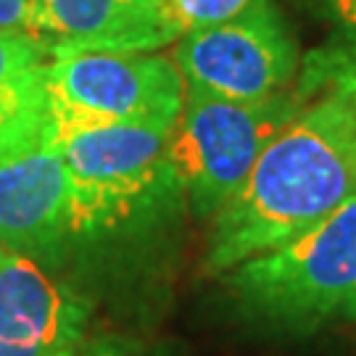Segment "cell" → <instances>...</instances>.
I'll list each match as a JSON object with an SVG mask.
<instances>
[{
  "mask_svg": "<svg viewBox=\"0 0 356 356\" xmlns=\"http://www.w3.org/2000/svg\"><path fill=\"white\" fill-rule=\"evenodd\" d=\"M356 195V114L327 95L298 111L214 214L206 269L229 272L298 238Z\"/></svg>",
  "mask_w": 356,
  "mask_h": 356,
  "instance_id": "1",
  "label": "cell"
},
{
  "mask_svg": "<svg viewBox=\"0 0 356 356\" xmlns=\"http://www.w3.org/2000/svg\"><path fill=\"white\" fill-rule=\"evenodd\" d=\"M225 275L251 312L282 325L356 319V195L298 238Z\"/></svg>",
  "mask_w": 356,
  "mask_h": 356,
  "instance_id": "2",
  "label": "cell"
},
{
  "mask_svg": "<svg viewBox=\"0 0 356 356\" xmlns=\"http://www.w3.org/2000/svg\"><path fill=\"white\" fill-rule=\"evenodd\" d=\"M56 132L69 175L72 235L114 232L179 191L169 161L175 127L103 124Z\"/></svg>",
  "mask_w": 356,
  "mask_h": 356,
  "instance_id": "3",
  "label": "cell"
},
{
  "mask_svg": "<svg viewBox=\"0 0 356 356\" xmlns=\"http://www.w3.org/2000/svg\"><path fill=\"white\" fill-rule=\"evenodd\" d=\"M42 88L58 129L175 127L188 92L177 61L153 51H51Z\"/></svg>",
  "mask_w": 356,
  "mask_h": 356,
  "instance_id": "4",
  "label": "cell"
},
{
  "mask_svg": "<svg viewBox=\"0 0 356 356\" xmlns=\"http://www.w3.org/2000/svg\"><path fill=\"white\" fill-rule=\"evenodd\" d=\"M296 114L298 103L282 92L267 101H227L188 88L169 143V161L193 214L214 216L227 204Z\"/></svg>",
  "mask_w": 356,
  "mask_h": 356,
  "instance_id": "5",
  "label": "cell"
},
{
  "mask_svg": "<svg viewBox=\"0 0 356 356\" xmlns=\"http://www.w3.org/2000/svg\"><path fill=\"white\" fill-rule=\"evenodd\" d=\"M66 238L69 175L42 98L0 124V248L42 264Z\"/></svg>",
  "mask_w": 356,
  "mask_h": 356,
  "instance_id": "6",
  "label": "cell"
},
{
  "mask_svg": "<svg viewBox=\"0 0 356 356\" xmlns=\"http://www.w3.org/2000/svg\"><path fill=\"white\" fill-rule=\"evenodd\" d=\"M185 85L227 101H267L288 88L298 45L275 0H254L229 22L177 40Z\"/></svg>",
  "mask_w": 356,
  "mask_h": 356,
  "instance_id": "7",
  "label": "cell"
},
{
  "mask_svg": "<svg viewBox=\"0 0 356 356\" xmlns=\"http://www.w3.org/2000/svg\"><path fill=\"white\" fill-rule=\"evenodd\" d=\"M85 317L88 306L40 261L0 248V356H64Z\"/></svg>",
  "mask_w": 356,
  "mask_h": 356,
  "instance_id": "8",
  "label": "cell"
},
{
  "mask_svg": "<svg viewBox=\"0 0 356 356\" xmlns=\"http://www.w3.org/2000/svg\"><path fill=\"white\" fill-rule=\"evenodd\" d=\"M51 51H159L175 42L159 0H35Z\"/></svg>",
  "mask_w": 356,
  "mask_h": 356,
  "instance_id": "9",
  "label": "cell"
},
{
  "mask_svg": "<svg viewBox=\"0 0 356 356\" xmlns=\"http://www.w3.org/2000/svg\"><path fill=\"white\" fill-rule=\"evenodd\" d=\"M51 48L35 38L0 32V124L45 98L42 69Z\"/></svg>",
  "mask_w": 356,
  "mask_h": 356,
  "instance_id": "10",
  "label": "cell"
},
{
  "mask_svg": "<svg viewBox=\"0 0 356 356\" xmlns=\"http://www.w3.org/2000/svg\"><path fill=\"white\" fill-rule=\"evenodd\" d=\"M251 3L254 0H159V13L172 40L177 42L182 35L229 22Z\"/></svg>",
  "mask_w": 356,
  "mask_h": 356,
  "instance_id": "11",
  "label": "cell"
},
{
  "mask_svg": "<svg viewBox=\"0 0 356 356\" xmlns=\"http://www.w3.org/2000/svg\"><path fill=\"white\" fill-rule=\"evenodd\" d=\"M319 79H330L332 95L343 98L356 114V56L332 51L319 58V66L312 69Z\"/></svg>",
  "mask_w": 356,
  "mask_h": 356,
  "instance_id": "12",
  "label": "cell"
},
{
  "mask_svg": "<svg viewBox=\"0 0 356 356\" xmlns=\"http://www.w3.org/2000/svg\"><path fill=\"white\" fill-rule=\"evenodd\" d=\"M0 32L24 35V38H35L45 42L42 26H40L38 3L35 0H0Z\"/></svg>",
  "mask_w": 356,
  "mask_h": 356,
  "instance_id": "13",
  "label": "cell"
},
{
  "mask_svg": "<svg viewBox=\"0 0 356 356\" xmlns=\"http://www.w3.org/2000/svg\"><path fill=\"white\" fill-rule=\"evenodd\" d=\"M314 6L343 38L341 53L356 56V0H314Z\"/></svg>",
  "mask_w": 356,
  "mask_h": 356,
  "instance_id": "14",
  "label": "cell"
},
{
  "mask_svg": "<svg viewBox=\"0 0 356 356\" xmlns=\"http://www.w3.org/2000/svg\"><path fill=\"white\" fill-rule=\"evenodd\" d=\"M64 356H140L129 348H122L116 343H106V341H98V343H79L74 348H69Z\"/></svg>",
  "mask_w": 356,
  "mask_h": 356,
  "instance_id": "15",
  "label": "cell"
}]
</instances>
